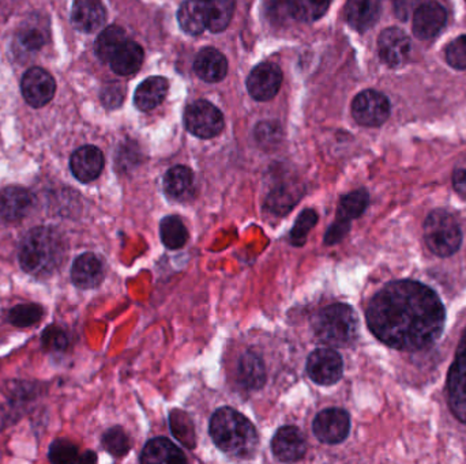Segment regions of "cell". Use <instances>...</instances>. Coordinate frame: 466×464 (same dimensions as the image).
<instances>
[{
    "instance_id": "cell-1",
    "label": "cell",
    "mask_w": 466,
    "mask_h": 464,
    "mask_svg": "<svg viewBox=\"0 0 466 464\" xmlns=\"http://www.w3.org/2000/svg\"><path fill=\"white\" fill-rule=\"evenodd\" d=\"M372 334L396 350L417 351L441 337L446 313L438 294L416 281H395L372 297L367 308Z\"/></svg>"
},
{
    "instance_id": "cell-2",
    "label": "cell",
    "mask_w": 466,
    "mask_h": 464,
    "mask_svg": "<svg viewBox=\"0 0 466 464\" xmlns=\"http://www.w3.org/2000/svg\"><path fill=\"white\" fill-rule=\"evenodd\" d=\"M66 238L52 227H34L21 243V267L36 278L53 275L66 262Z\"/></svg>"
},
{
    "instance_id": "cell-3",
    "label": "cell",
    "mask_w": 466,
    "mask_h": 464,
    "mask_svg": "<svg viewBox=\"0 0 466 464\" xmlns=\"http://www.w3.org/2000/svg\"><path fill=\"white\" fill-rule=\"evenodd\" d=\"M209 431L217 447L235 458H248L258 447L256 426L230 407H222L211 415Z\"/></svg>"
},
{
    "instance_id": "cell-4",
    "label": "cell",
    "mask_w": 466,
    "mask_h": 464,
    "mask_svg": "<svg viewBox=\"0 0 466 464\" xmlns=\"http://www.w3.org/2000/svg\"><path fill=\"white\" fill-rule=\"evenodd\" d=\"M318 339L334 348L352 345L359 334V319L353 308L333 304L323 308L314 320Z\"/></svg>"
},
{
    "instance_id": "cell-5",
    "label": "cell",
    "mask_w": 466,
    "mask_h": 464,
    "mask_svg": "<svg viewBox=\"0 0 466 464\" xmlns=\"http://www.w3.org/2000/svg\"><path fill=\"white\" fill-rule=\"evenodd\" d=\"M424 241L436 256L447 257L460 249L462 232L452 214L446 210H433L424 221Z\"/></svg>"
},
{
    "instance_id": "cell-6",
    "label": "cell",
    "mask_w": 466,
    "mask_h": 464,
    "mask_svg": "<svg viewBox=\"0 0 466 464\" xmlns=\"http://www.w3.org/2000/svg\"><path fill=\"white\" fill-rule=\"evenodd\" d=\"M446 390L450 410L460 422L466 423V331L455 351Z\"/></svg>"
},
{
    "instance_id": "cell-7",
    "label": "cell",
    "mask_w": 466,
    "mask_h": 464,
    "mask_svg": "<svg viewBox=\"0 0 466 464\" xmlns=\"http://www.w3.org/2000/svg\"><path fill=\"white\" fill-rule=\"evenodd\" d=\"M186 128L198 138L210 139L219 135L224 128L221 111L209 101L200 100L187 108L184 114Z\"/></svg>"
},
{
    "instance_id": "cell-8",
    "label": "cell",
    "mask_w": 466,
    "mask_h": 464,
    "mask_svg": "<svg viewBox=\"0 0 466 464\" xmlns=\"http://www.w3.org/2000/svg\"><path fill=\"white\" fill-rule=\"evenodd\" d=\"M369 197L366 190H358L342 197L337 210V219L326 233L325 243L329 246L339 243L350 229V221L359 218L368 206Z\"/></svg>"
},
{
    "instance_id": "cell-9",
    "label": "cell",
    "mask_w": 466,
    "mask_h": 464,
    "mask_svg": "<svg viewBox=\"0 0 466 464\" xmlns=\"http://www.w3.org/2000/svg\"><path fill=\"white\" fill-rule=\"evenodd\" d=\"M307 374L312 382L320 385H333L344 375L341 356L331 348H318L308 357Z\"/></svg>"
},
{
    "instance_id": "cell-10",
    "label": "cell",
    "mask_w": 466,
    "mask_h": 464,
    "mask_svg": "<svg viewBox=\"0 0 466 464\" xmlns=\"http://www.w3.org/2000/svg\"><path fill=\"white\" fill-rule=\"evenodd\" d=\"M352 115L359 125L377 127L390 116V103L379 91H361L353 100Z\"/></svg>"
},
{
    "instance_id": "cell-11",
    "label": "cell",
    "mask_w": 466,
    "mask_h": 464,
    "mask_svg": "<svg viewBox=\"0 0 466 464\" xmlns=\"http://www.w3.org/2000/svg\"><path fill=\"white\" fill-rule=\"evenodd\" d=\"M23 98L33 108H42L53 100L56 82L50 72L40 67H32L23 74L21 80Z\"/></svg>"
},
{
    "instance_id": "cell-12",
    "label": "cell",
    "mask_w": 466,
    "mask_h": 464,
    "mask_svg": "<svg viewBox=\"0 0 466 464\" xmlns=\"http://www.w3.org/2000/svg\"><path fill=\"white\" fill-rule=\"evenodd\" d=\"M315 436L325 444H339L347 439L350 431V417L345 410L326 409L315 417L312 423Z\"/></svg>"
},
{
    "instance_id": "cell-13",
    "label": "cell",
    "mask_w": 466,
    "mask_h": 464,
    "mask_svg": "<svg viewBox=\"0 0 466 464\" xmlns=\"http://www.w3.org/2000/svg\"><path fill=\"white\" fill-rule=\"evenodd\" d=\"M283 83V71L275 63H262L248 75L247 88L256 101H269L277 96Z\"/></svg>"
},
{
    "instance_id": "cell-14",
    "label": "cell",
    "mask_w": 466,
    "mask_h": 464,
    "mask_svg": "<svg viewBox=\"0 0 466 464\" xmlns=\"http://www.w3.org/2000/svg\"><path fill=\"white\" fill-rule=\"evenodd\" d=\"M380 60L388 67L403 66L411 53V39L398 28H388L377 39Z\"/></svg>"
},
{
    "instance_id": "cell-15",
    "label": "cell",
    "mask_w": 466,
    "mask_h": 464,
    "mask_svg": "<svg viewBox=\"0 0 466 464\" xmlns=\"http://www.w3.org/2000/svg\"><path fill=\"white\" fill-rule=\"evenodd\" d=\"M33 206V194L20 185H10L0 191V218L6 222L21 221Z\"/></svg>"
},
{
    "instance_id": "cell-16",
    "label": "cell",
    "mask_w": 466,
    "mask_h": 464,
    "mask_svg": "<svg viewBox=\"0 0 466 464\" xmlns=\"http://www.w3.org/2000/svg\"><path fill=\"white\" fill-rule=\"evenodd\" d=\"M446 10L442 5L438 2H425L415 10L412 31L417 39H433L436 34L441 33L446 25Z\"/></svg>"
},
{
    "instance_id": "cell-17",
    "label": "cell",
    "mask_w": 466,
    "mask_h": 464,
    "mask_svg": "<svg viewBox=\"0 0 466 464\" xmlns=\"http://www.w3.org/2000/svg\"><path fill=\"white\" fill-rule=\"evenodd\" d=\"M106 20V7L101 0H75L72 5V25L82 33H95Z\"/></svg>"
},
{
    "instance_id": "cell-18",
    "label": "cell",
    "mask_w": 466,
    "mask_h": 464,
    "mask_svg": "<svg viewBox=\"0 0 466 464\" xmlns=\"http://www.w3.org/2000/svg\"><path fill=\"white\" fill-rule=\"evenodd\" d=\"M104 154L96 146H84L75 150L70 160V168L75 179L90 182L100 176L104 169Z\"/></svg>"
},
{
    "instance_id": "cell-19",
    "label": "cell",
    "mask_w": 466,
    "mask_h": 464,
    "mask_svg": "<svg viewBox=\"0 0 466 464\" xmlns=\"http://www.w3.org/2000/svg\"><path fill=\"white\" fill-rule=\"evenodd\" d=\"M104 275L106 271H104L103 262L100 257L90 252L77 257L72 264L71 280L77 288L85 289V291L98 288L103 283Z\"/></svg>"
},
{
    "instance_id": "cell-20",
    "label": "cell",
    "mask_w": 466,
    "mask_h": 464,
    "mask_svg": "<svg viewBox=\"0 0 466 464\" xmlns=\"http://www.w3.org/2000/svg\"><path fill=\"white\" fill-rule=\"evenodd\" d=\"M272 450L281 461H297L307 450L304 436L294 426L278 429L272 440Z\"/></svg>"
},
{
    "instance_id": "cell-21",
    "label": "cell",
    "mask_w": 466,
    "mask_h": 464,
    "mask_svg": "<svg viewBox=\"0 0 466 464\" xmlns=\"http://www.w3.org/2000/svg\"><path fill=\"white\" fill-rule=\"evenodd\" d=\"M170 83L163 77H150L141 83L134 96V103L139 111H152L157 108L168 95Z\"/></svg>"
},
{
    "instance_id": "cell-22",
    "label": "cell",
    "mask_w": 466,
    "mask_h": 464,
    "mask_svg": "<svg viewBox=\"0 0 466 464\" xmlns=\"http://www.w3.org/2000/svg\"><path fill=\"white\" fill-rule=\"evenodd\" d=\"M194 70L200 79L209 83L219 82L228 72L227 58L214 48H205L198 53Z\"/></svg>"
},
{
    "instance_id": "cell-23",
    "label": "cell",
    "mask_w": 466,
    "mask_h": 464,
    "mask_svg": "<svg viewBox=\"0 0 466 464\" xmlns=\"http://www.w3.org/2000/svg\"><path fill=\"white\" fill-rule=\"evenodd\" d=\"M186 456L165 437L150 440L142 450V463H186Z\"/></svg>"
},
{
    "instance_id": "cell-24",
    "label": "cell",
    "mask_w": 466,
    "mask_h": 464,
    "mask_svg": "<svg viewBox=\"0 0 466 464\" xmlns=\"http://www.w3.org/2000/svg\"><path fill=\"white\" fill-rule=\"evenodd\" d=\"M142 61H144V50L141 45L131 40H126L112 56L109 64L117 75L127 77V75L135 74L141 69Z\"/></svg>"
},
{
    "instance_id": "cell-25",
    "label": "cell",
    "mask_w": 466,
    "mask_h": 464,
    "mask_svg": "<svg viewBox=\"0 0 466 464\" xmlns=\"http://www.w3.org/2000/svg\"><path fill=\"white\" fill-rule=\"evenodd\" d=\"M379 14V0H348L347 20L358 31L363 32L371 28Z\"/></svg>"
},
{
    "instance_id": "cell-26",
    "label": "cell",
    "mask_w": 466,
    "mask_h": 464,
    "mask_svg": "<svg viewBox=\"0 0 466 464\" xmlns=\"http://www.w3.org/2000/svg\"><path fill=\"white\" fill-rule=\"evenodd\" d=\"M238 379L248 390H259L266 382L264 362L256 354L246 353L238 364Z\"/></svg>"
},
{
    "instance_id": "cell-27",
    "label": "cell",
    "mask_w": 466,
    "mask_h": 464,
    "mask_svg": "<svg viewBox=\"0 0 466 464\" xmlns=\"http://www.w3.org/2000/svg\"><path fill=\"white\" fill-rule=\"evenodd\" d=\"M194 187V174L187 166L178 165L167 172L164 177V190L168 197L183 200L190 197Z\"/></svg>"
},
{
    "instance_id": "cell-28",
    "label": "cell",
    "mask_w": 466,
    "mask_h": 464,
    "mask_svg": "<svg viewBox=\"0 0 466 464\" xmlns=\"http://www.w3.org/2000/svg\"><path fill=\"white\" fill-rule=\"evenodd\" d=\"M179 23L186 33L197 36L206 29V2L186 0L178 13Z\"/></svg>"
},
{
    "instance_id": "cell-29",
    "label": "cell",
    "mask_w": 466,
    "mask_h": 464,
    "mask_svg": "<svg viewBox=\"0 0 466 464\" xmlns=\"http://www.w3.org/2000/svg\"><path fill=\"white\" fill-rule=\"evenodd\" d=\"M235 12V0H208L206 2V28L213 33L225 31Z\"/></svg>"
},
{
    "instance_id": "cell-30",
    "label": "cell",
    "mask_w": 466,
    "mask_h": 464,
    "mask_svg": "<svg viewBox=\"0 0 466 464\" xmlns=\"http://www.w3.org/2000/svg\"><path fill=\"white\" fill-rule=\"evenodd\" d=\"M286 9L294 20L314 23L326 14L331 0H285Z\"/></svg>"
},
{
    "instance_id": "cell-31",
    "label": "cell",
    "mask_w": 466,
    "mask_h": 464,
    "mask_svg": "<svg viewBox=\"0 0 466 464\" xmlns=\"http://www.w3.org/2000/svg\"><path fill=\"white\" fill-rule=\"evenodd\" d=\"M127 40L126 32L120 26H108L96 40V55L104 63H109L117 48Z\"/></svg>"
},
{
    "instance_id": "cell-32",
    "label": "cell",
    "mask_w": 466,
    "mask_h": 464,
    "mask_svg": "<svg viewBox=\"0 0 466 464\" xmlns=\"http://www.w3.org/2000/svg\"><path fill=\"white\" fill-rule=\"evenodd\" d=\"M300 198H302V191H300L299 187L283 185V187L275 189L267 197L266 208L273 213L283 216V214L289 213L294 208Z\"/></svg>"
},
{
    "instance_id": "cell-33",
    "label": "cell",
    "mask_w": 466,
    "mask_h": 464,
    "mask_svg": "<svg viewBox=\"0 0 466 464\" xmlns=\"http://www.w3.org/2000/svg\"><path fill=\"white\" fill-rule=\"evenodd\" d=\"M160 235L164 246L170 249L183 248L184 244L189 240V233L183 221L176 216L163 219L160 225Z\"/></svg>"
},
{
    "instance_id": "cell-34",
    "label": "cell",
    "mask_w": 466,
    "mask_h": 464,
    "mask_svg": "<svg viewBox=\"0 0 466 464\" xmlns=\"http://www.w3.org/2000/svg\"><path fill=\"white\" fill-rule=\"evenodd\" d=\"M44 311L37 304H21L10 310L9 321L18 329L34 326L42 320Z\"/></svg>"
},
{
    "instance_id": "cell-35",
    "label": "cell",
    "mask_w": 466,
    "mask_h": 464,
    "mask_svg": "<svg viewBox=\"0 0 466 464\" xmlns=\"http://www.w3.org/2000/svg\"><path fill=\"white\" fill-rule=\"evenodd\" d=\"M48 33L39 25H26L18 34V45L28 53L42 50L47 42Z\"/></svg>"
},
{
    "instance_id": "cell-36",
    "label": "cell",
    "mask_w": 466,
    "mask_h": 464,
    "mask_svg": "<svg viewBox=\"0 0 466 464\" xmlns=\"http://www.w3.org/2000/svg\"><path fill=\"white\" fill-rule=\"evenodd\" d=\"M103 447L115 458L125 456L130 450V440L122 428H112L103 436Z\"/></svg>"
},
{
    "instance_id": "cell-37",
    "label": "cell",
    "mask_w": 466,
    "mask_h": 464,
    "mask_svg": "<svg viewBox=\"0 0 466 464\" xmlns=\"http://www.w3.org/2000/svg\"><path fill=\"white\" fill-rule=\"evenodd\" d=\"M318 222V214L314 210L303 211L297 218L296 224H294V229L291 232V243L294 246H303L307 241V235L315 224Z\"/></svg>"
},
{
    "instance_id": "cell-38",
    "label": "cell",
    "mask_w": 466,
    "mask_h": 464,
    "mask_svg": "<svg viewBox=\"0 0 466 464\" xmlns=\"http://www.w3.org/2000/svg\"><path fill=\"white\" fill-rule=\"evenodd\" d=\"M48 458L52 463H74L79 459V453H78L77 445L72 442L67 440H56L51 444Z\"/></svg>"
},
{
    "instance_id": "cell-39",
    "label": "cell",
    "mask_w": 466,
    "mask_h": 464,
    "mask_svg": "<svg viewBox=\"0 0 466 464\" xmlns=\"http://www.w3.org/2000/svg\"><path fill=\"white\" fill-rule=\"evenodd\" d=\"M446 60L452 69L466 70V34L447 45Z\"/></svg>"
},
{
    "instance_id": "cell-40",
    "label": "cell",
    "mask_w": 466,
    "mask_h": 464,
    "mask_svg": "<svg viewBox=\"0 0 466 464\" xmlns=\"http://www.w3.org/2000/svg\"><path fill=\"white\" fill-rule=\"evenodd\" d=\"M42 340L44 348H47V350L53 351V353L66 350L67 345H69L66 332L56 326L48 327L44 334H42Z\"/></svg>"
},
{
    "instance_id": "cell-41",
    "label": "cell",
    "mask_w": 466,
    "mask_h": 464,
    "mask_svg": "<svg viewBox=\"0 0 466 464\" xmlns=\"http://www.w3.org/2000/svg\"><path fill=\"white\" fill-rule=\"evenodd\" d=\"M184 413L173 412L171 414V428H172L173 434L178 437L179 440L183 441L187 447H194L195 437L194 431L192 429H187L183 426Z\"/></svg>"
},
{
    "instance_id": "cell-42",
    "label": "cell",
    "mask_w": 466,
    "mask_h": 464,
    "mask_svg": "<svg viewBox=\"0 0 466 464\" xmlns=\"http://www.w3.org/2000/svg\"><path fill=\"white\" fill-rule=\"evenodd\" d=\"M123 98H125V88L119 83H109L101 91V101L107 108L115 109L122 106Z\"/></svg>"
},
{
    "instance_id": "cell-43",
    "label": "cell",
    "mask_w": 466,
    "mask_h": 464,
    "mask_svg": "<svg viewBox=\"0 0 466 464\" xmlns=\"http://www.w3.org/2000/svg\"><path fill=\"white\" fill-rule=\"evenodd\" d=\"M419 0H396V13L400 20H408L409 14H412L414 10H416L420 5H417Z\"/></svg>"
},
{
    "instance_id": "cell-44",
    "label": "cell",
    "mask_w": 466,
    "mask_h": 464,
    "mask_svg": "<svg viewBox=\"0 0 466 464\" xmlns=\"http://www.w3.org/2000/svg\"><path fill=\"white\" fill-rule=\"evenodd\" d=\"M454 189L458 194L466 195V169H458L455 171L454 177Z\"/></svg>"
},
{
    "instance_id": "cell-45",
    "label": "cell",
    "mask_w": 466,
    "mask_h": 464,
    "mask_svg": "<svg viewBox=\"0 0 466 464\" xmlns=\"http://www.w3.org/2000/svg\"><path fill=\"white\" fill-rule=\"evenodd\" d=\"M96 460H98V458H96V455L93 452L82 453V455L79 456V459H78L79 463H95Z\"/></svg>"
},
{
    "instance_id": "cell-46",
    "label": "cell",
    "mask_w": 466,
    "mask_h": 464,
    "mask_svg": "<svg viewBox=\"0 0 466 464\" xmlns=\"http://www.w3.org/2000/svg\"><path fill=\"white\" fill-rule=\"evenodd\" d=\"M200 2H208V0H200Z\"/></svg>"
}]
</instances>
